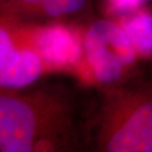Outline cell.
I'll list each match as a JSON object with an SVG mask.
<instances>
[{"mask_svg": "<svg viewBox=\"0 0 152 152\" xmlns=\"http://www.w3.org/2000/svg\"><path fill=\"white\" fill-rule=\"evenodd\" d=\"M118 23L132 41L139 56L152 53V12L146 8L121 16Z\"/></svg>", "mask_w": 152, "mask_h": 152, "instance_id": "7", "label": "cell"}, {"mask_svg": "<svg viewBox=\"0 0 152 152\" xmlns=\"http://www.w3.org/2000/svg\"><path fill=\"white\" fill-rule=\"evenodd\" d=\"M15 39L37 51L47 68H76L84 56L83 36L72 24L13 25L6 22Z\"/></svg>", "mask_w": 152, "mask_h": 152, "instance_id": "4", "label": "cell"}, {"mask_svg": "<svg viewBox=\"0 0 152 152\" xmlns=\"http://www.w3.org/2000/svg\"><path fill=\"white\" fill-rule=\"evenodd\" d=\"M88 150L152 152V64H138L121 81L97 88Z\"/></svg>", "mask_w": 152, "mask_h": 152, "instance_id": "2", "label": "cell"}, {"mask_svg": "<svg viewBox=\"0 0 152 152\" xmlns=\"http://www.w3.org/2000/svg\"><path fill=\"white\" fill-rule=\"evenodd\" d=\"M91 0H6L1 22L13 25L71 24L88 14Z\"/></svg>", "mask_w": 152, "mask_h": 152, "instance_id": "5", "label": "cell"}, {"mask_svg": "<svg viewBox=\"0 0 152 152\" xmlns=\"http://www.w3.org/2000/svg\"><path fill=\"white\" fill-rule=\"evenodd\" d=\"M47 68L34 48L18 42L9 27H0V87L20 89L36 83Z\"/></svg>", "mask_w": 152, "mask_h": 152, "instance_id": "6", "label": "cell"}, {"mask_svg": "<svg viewBox=\"0 0 152 152\" xmlns=\"http://www.w3.org/2000/svg\"><path fill=\"white\" fill-rule=\"evenodd\" d=\"M5 1H6V0H0V5H1L2 3H4Z\"/></svg>", "mask_w": 152, "mask_h": 152, "instance_id": "9", "label": "cell"}, {"mask_svg": "<svg viewBox=\"0 0 152 152\" xmlns=\"http://www.w3.org/2000/svg\"><path fill=\"white\" fill-rule=\"evenodd\" d=\"M85 61L100 86L111 85L126 77L138 65V53L118 23L97 19L83 36Z\"/></svg>", "mask_w": 152, "mask_h": 152, "instance_id": "3", "label": "cell"}, {"mask_svg": "<svg viewBox=\"0 0 152 152\" xmlns=\"http://www.w3.org/2000/svg\"><path fill=\"white\" fill-rule=\"evenodd\" d=\"M0 92L1 152L88 150L93 95L63 80Z\"/></svg>", "mask_w": 152, "mask_h": 152, "instance_id": "1", "label": "cell"}, {"mask_svg": "<svg viewBox=\"0 0 152 152\" xmlns=\"http://www.w3.org/2000/svg\"><path fill=\"white\" fill-rule=\"evenodd\" d=\"M149 0H105L106 11L110 15H123L137 11Z\"/></svg>", "mask_w": 152, "mask_h": 152, "instance_id": "8", "label": "cell"}]
</instances>
